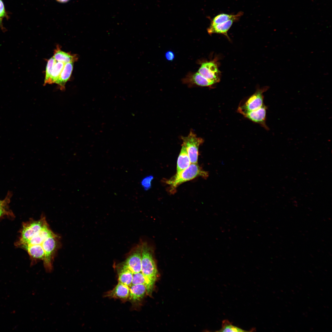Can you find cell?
Instances as JSON below:
<instances>
[{
  "label": "cell",
  "instance_id": "cell-25",
  "mask_svg": "<svg viewBox=\"0 0 332 332\" xmlns=\"http://www.w3.org/2000/svg\"><path fill=\"white\" fill-rule=\"evenodd\" d=\"M8 17L7 14L5 10V6L2 0H0V28L3 32L7 31L2 23L3 19Z\"/></svg>",
  "mask_w": 332,
  "mask_h": 332
},
{
  "label": "cell",
  "instance_id": "cell-4",
  "mask_svg": "<svg viewBox=\"0 0 332 332\" xmlns=\"http://www.w3.org/2000/svg\"><path fill=\"white\" fill-rule=\"evenodd\" d=\"M45 216L42 215L38 220H33L24 224L18 244L21 245L29 241L36 234L48 225Z\"/></svg>",
  "mask_w": 332,
  "mask_h": 332
},
{
  "label": "cell",
  "instance_id": "cell-13",
  "mask_svg": "<svg viewBox=\"0 0 332 332\" xmlns=\"http://www.w3.org/2000/svg\"><path fill=\"white\" fill-rule=\"evenodd\" d=\"M73 64L74 62L67 63L65 64L60 76L55 83L59 86L61 90L65 89V84L71 76Z\"/></svg>",
  "mask_w": 332,
  "mask_h": 332
},
{
  "label": "cell",
  "instance_id": "cell-22",
  "mask_svg": "<svg viewBox=\"0 0 332 332\" xmlns=\"http://www.w3.org/2000/svg\"><path fill=\"white\" fill-rule=\"evenodd\" d=\"M192 81L194 84L202 86H209L215 83L214 81L204 77L198 72L192 76Z\"/></svg>",
  "mask_w": 332,
  "mask_h": 332
},
{
  "label": "cell",
  "instance_id": "cell-30",
  "mask_svg": "<svg viewBox=\"0 0 332 332\" xmlns=\"http://www.w3.org/2000/svg\"><path fill=\"white\" fill-rule=\"evenodd\" d=\"M3 201H1V200H0V203H2V202H3Z\"/></svg>",
  "mask_w": 332,
  "mask_h": 332
},
{
  "label": "cell",
  "instance_id": "cell-16",
  "mask_svg": "<svg viewBox=\"0 0 332 332\" xmlns=\"http://www.w3.org/2000/svg\"><path fill=\"white\" fill-rule=\"evenodd\" d=\"M191 164V163L185 147L183 144L177 159L176 173H178L186 168Z\"/></svg>",
  "mask_w": 332,
  "mask_h": 332
},
{
  "label": "cell",
  "instance_id": "cell-24",
  "mask_svg": "<svg viewBox=\"0 0 332 332\" xmlns=\"http://www.w3.org/2000/svg\"><path fill=\"white\" fill-rule=\"evenodd\" d=\"M56 61L53 57H51L48 60L45 71L44 85L47 84L53 68Z\"/></svg>",
  "mask_w": 332,
  "mask_h": 332
},
{
  "label": "cell",
  "instance_id": "cell-21",
  "mask_svg": "<svg viewBox=\"0 0 332 332\" xmlns=\"http://www.w3.org/2000/svg\"><path fill=\"white\" fill-rule=\"evenodd\" d=\"M65 63L56 61L54 65L47 84L55 83L61 72Z\"/></svg>",
  "mask_w": 332,
  "mask_h": 332
},
{
  "label": "cell",
  "instance_id": "cell-7",
  "mask_svg": "<svg viewBox=\"0 0 332 332\" xmlns=\"http://www.w3.org/2000/svg\"><path fill=\"white\" fill-rule=\"evenodd\" d=\"M142 257L141 243L137 245L131 252L122 264L133 273L141 271Z\"/></svg>",
  "mask_w": 332,
  "mask_h": 332
},
{
  "label": "cell",
  "instance_id": "cell-6",
  "mask_svg": "<svg viewBox=\"0 0 332 332\" xmlns=\"http://www.w3.org/2000/svg\"><path fill=\"white\" fill-rule=\"evenodd\" d=\"M267 89L265 88L258 89L243 105L239 107L238 111L242 114L246 112L256 110L262 107L264 105L263 93Z\"/></svg>",
  "mask_w": 332,
  "mask_h": 332
},
{
  "label": "cell",
  "instance_id": "cell-20",
  "mask_svg": "<svg viewBox=\"0 0 332 332\" xmlns=\"http://www.w3.org/2000/svg\"><path fill=\"white\" fill-rule=\"evenodd\" d=\"M243 14V12L241 11L238 12L236 14H221L216 15L211 19V24L215 25L220 24L232 19H235L237 21Z\"/></svg>",
  "mask_w": 332,
  "mask_h": 332
},
{
  "label": "cell",
  "instance_id": "cell-1",
  "mask_svg": "<svg viewBox=\"0 0 332 332\" xmlns=\"http://www.w3.org/2000/svg\"><path fill=\"white\" fill-rule=\"evenodd\" d=\"M142 244L141 272L154 285L157 278L158 271L154 258L153 248L147 243Z\"/></svg>",
  "mask_w": 332,
  "mask_h": 332
},
{
  "label": "cell",
  "instance_id": "cell-10",
  "mask_svg": "<svg viewBox=\"0 0 332 332\" xmlns=\"http://www.w3.org/2000/svg\"><path fill=\"white\" fill-rule=\"evenodd\" d=\"M54 233L49 228V225L34 235L29 241L21 246L41 245L47 238Z\"/></svg>",
  "mask_w": 332,
  "mask_h": 332
},
{
  "label": "cell",
  "instance_id": "cell-8",
  "mask_svg": "<svg viewBox=\"0 0 332 332\" xmlns=\"http://www.w3.org/2000/svg\"><path fill=\"white\" fill-rule=\"evenodd\" d=\"M198 72L204 77L215 83L219 81V71L214 61L203 63Z\"/></svg>",
  "mask_w": 332,
  "mask_h": 332
},
{
  "label": "cell",
  "instance_id": "cell-12",
  "mask_svg": "<svg viewBox=\"0 0 332 332\" xmlns=\"http://www.w3.org/2000/svg\"><path fill=\"white\" fill-rule=\"evenodd\" d=\"M129 286L118 282L116 286L106 294V296L111 298L126 299L129 297Z\"/></svg>",
  "mask_w": 332,
  "mask_h": 332
},
{
  "label": "cell",
  "instance_id": "cell-27",
  "mask_svg": "<svg viewBox=\"0 0 332 332\" xmlns=\"http://www.w3.org/2000/svg\"><path fill=\"white\" fill-rule=\"evenodd\" d=\"M165 57L168 61H172L174 59L175 55L173 52L171 51H167L165 54Z\"/></svg>",
  "mask_w": 332,
  "mask_h": 332
},
{
  "label": "cell",
  "instance_id": "cell-9",
  "mask_svg": "<svg viewBox=\"0 0 332 332\" xmlns=\"http://www.w3.org/2000/svg\"><path fill=\"white\" fill-rule=\"evenodd\" d=\"M267 107L263 105L259 108L253 111L243 113L242 114L251 121L260 124L266 129L268 128L266 124Z\"/></svg>",
  "mask_w": 332,
  "mask_h": 332
},
{
  "label": "cell",
  "instance_id": "cell-11",
  "mask_svg": "<svg viewBox=\"0 0 332 332\" xmlns=\"http://www.w3.org/2000/svg\"><path fill=\"white\" fill-rule=\"evenodd\" d=\"M22 247L27 251L30 256L32 265L38 261L44 260L45 253L42 244L26 246Z\"/></svg>",
  "mask_w": 332,
  "mask_h": 332
},
{
  "label": "cell",
  "instance_id": "cell-18",
  "mask_svg": "<svg viewBox=\"0 0 332 332\" xmlns=\"http://www.w3.org/2000/svg\"><path fill=\"white\" fill-rule=\"evenodd\" d=\"M143 284L147 289V293L150 294L152 293L154 285L150 280L141 272L133 274L132 285Z\"/></svg>",
  "mask_w": 332,
  "mask_h": 332
},
{
  "label": "cell",
  "instance_id": "cell-29",
  "mask_svg": "<svg viewBox=\"0 0 332 332\" xmlns=\"http://www.w3.org/2000/svg\"><path fill=\"white\" fill-rule=\"evenodd\" d=\"M59 2L61 3H65L67 2L69 0H57Z\"/></svg>",
  "mask_w": 332,
  "mask_h": 332
},
{
  "label": "cell",
  "instance_id": "cell-19",
  "mask_svg": "<svg viewBox=\"0 0 332 332\" xmlns=\"http://www.w3.org/2000/svg\"><path fill=\"white\" fill-rule=\"evenodd\" d=\"M118 274V282L129 286L132 285L133 273L123 264Z\"/></svg>",
  "mask_w": 332,
  "mask_h": 332
},
{
  "label": "cell",
  "instance_id": "cell-3",
  "mask_svg": "<svg viewBox=\"0 0 332 332\" xmlns=\"http://www.w3.org/2000/svg\"><path fill=\"white\" fill-rule=\"evenodd\" d=\"M60 239L58 235L54 233L42 244L45 253L43 265L46 272H50L53 270L54 258L60 246Z\"/></svg>",
  "mask_w": 332,
  "mask_h": 332
},
{
  "label": "cell",
  "instance_id": "cell-26",
  "mask_svg": "<svg viewBox=\"0 0 332 332\" xmlns=\"http://www.w3.org/2000/svg\"><path fill=\"white\" fill-rule=\"evenodd\" d=\"M153 179L152 176H146L142 179L140 184L144 190H147L150 188L151 185V182Z\"/></svg>",
  "mask_w": 332,
  "mask_h": 332
},
{
  "label": "cell",
  "instance_id": "cell-28",
  "mask_svg": "<svg viewBox=\"0 0 332 332\" xmlns=\"http://www.w3.org/2000/svg\"><path fill=\"white\" fill-rule=\"evenodd\" d=\"M6 200L3 201V202L0 204V217L5 212L4 207L6 205Z\"/></svg>",
  "mask_w": 332,
  "mask_h": 332
},
{
  "label": "cell",
  "instance_id": "cell-17",
  "mask_svg": "<svg viewBox=\"0 0 332 332\" xmlns=\"http://www.w3.org/2000/svg\"><path fill=\"white\" fill-rule=\"evenodd\" d=\"M129 297L134 301L140 300L147 292L146 286L143 284L132 285L129 288Z\"/></svg>",
  "mask_w": 332,
  "mask_h": 332
},
{
  "label": "cell",
  "instance_id": "cell-15",
  "mask_svg": "<svg viewBox=\"0 0 332 332\" xmlns=\"http://www.w3.org/2000/svg\"><path fill=\"white\" fill-rule=\"evenodd\" d=\"M237 20L232 19L220 24L211 25L208 29V32L209 34L213 33L221 34L228 37L227 32L233 23Z\"/></svg>",
  "mask_w": 332,
  "mask_h": 332
},
{
  "label": "cell",
  "instance_id": "cell-2",
  "mask_svg": "<svg viewBox=\"0 0 332 332\" xmlns=\"http://www.w3.org/2000/svg\"><path fill=\"white\" fill-rule=\"evenodd\" d=\"M208 176V172L203 170L197 163H191L187 168L176 173L170 179L166 180L165 182L170 186L172 190L181 184L197 177L202 176L206 178Z\"/></svg>",
  "mask_w": 332,
  "mask_h": 332
},
{
  "label": "cell",
  "instance_id": "cell-23",
  "mask_svg": "<svg viewBox=\"0 0 332 332\" xmlns=\"http://www.w3.org/2000/svg\"><path fill=\"white\" fill-rule=\"evenodd\" d=\"M217 331L241 332L248 331L233 325L227 320H224L222 322V328Z\"/></svg>",
  "mask_w": 332,
  "mask_h": 332
},
{
  "label": "cell",
  "instance_id": "cell-14",
  "mask_svg": "<svg viewBox=\"0 0 332 332\" xmlns=\"http://www.w3.org/2000/svg\"><path fill=\"white\" fill-rule=\"evenodd\" d=\"M55 60L61 62L65 63L69 62H74L78 59V56L75 54H72L70 53H67L61 50L59 45H57L54 49L53 56Z\"/></svg>",
  "mask_w": 332,
  "mask_h": 332
},
{
  "label": "cell",
  "instance_id": "cell-5",
  "mask_svg": "<svg viewBox=\"0 0 332 332\" xmlns=\"http://www.w3.org/2000/svg\"><path fill=\"white\" fill-rule=\"evenodd\" d=\"M181 138L191 163H197L199 147L204 142V140L197 137L192 131H190L188 136H182Z\"/></svg>",
  "mask_w": 332,
  "mask_h": 332
}]
</instances>
